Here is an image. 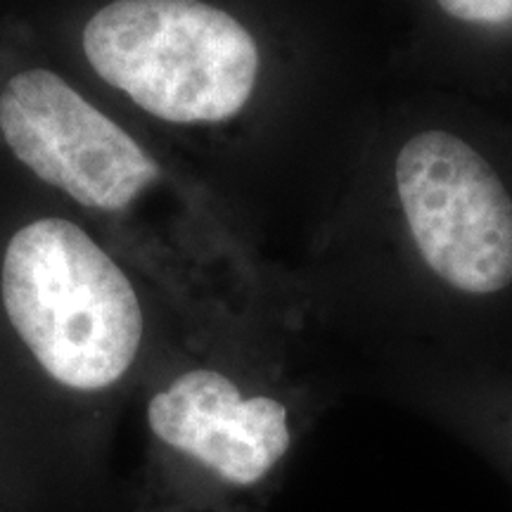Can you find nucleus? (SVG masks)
Masks as SVG:
<instances>
[{
  "mask_svg": "<svg viewBox=\"0 0 512 512\" xmlns=\"http://www.w3.org/2000/svg\"><path fill=\"white\" fill-rule=\"evenodd\" d=\"M394 185L408 235L441 283L467 297L512 287V197L475 145L446 128L413 133Z\"/></svg>",
  "mask_w": 512,
  "mask_h": 512,
  "instance_id": "3",
  "label": "nucleus"
},
{
  "mask_svg": "<svg viewBox=\"0 0 512 512\" xmlns=\"http://www.w3.org/2000/svg\"><path fill=\"white\" fill-rule=\"evenodd\" d=\"M3 304L17 335L64 387L98 392L143 342V309L110 254L64 219L17 230L3 259Z\"/></svg>",
  "mask_w": 512,
  "mask_h": 512,
  "instance_id": "1",
  "label": "nucleus"
},
{
  "mask_svg": "<svg viewBox=\"0 0 512 512\" xmlns=\"http://www.w3.org/2000/svg\"><path fill=\"white\" fill-rule=\"evenodd\" d=\"M0 131L19 162L83 207L126 209L159 176V164L124 128L48 69L8 81Z\"/></svg>",
  "mask_w": 512,
  "mask_h": 512,
  "instance_id": "4",
  "label": "nucleus"
},
{
  "mask_svg": "<svg viewBox=\"0 0 512 512\" xmlns=\"http://www.w3.org/2000/svg\"><path fill=\"white\" fill-rule=\"evenodd\" d=\"M448 17L465 24L501 27L512 22V0H437Z\"/></svg>",
  "mask_w": 512,
  "mask_h": 512,
  "instance_id": "6",
  "label": "nucleus"
},
{
  "mask_svg": "<svg viewBox=\"0 0 512 512\" xmlns=\"http://www.w3.org/2000/svg\"><path fill=\"white\" fill-rule=\"evenodd\" d=\"M110 86L171 124H216L247 107L259 79L254 36L202 0H114L83 29Z\"/></svg>",
  "mask_w": 512,
  "mask_h": 512,
  "instance_id": "2",
  "label": "nucleus"
},
{
  "mask_svg": "<svg viewBox=\"0 0 512 512\" xmlns=\"http://www.w3.org/2000/svg\"><path fill=\"white\" fill-rule=\"evenodd\" d=\"M147 422L166 446L238 491L264 484L292 448L290 408L268 394L245 396L214 368L171 382L150 401Z\"/></svg>",
  "mask_w": 512,
  "mask_h": 512,
  "instance_id": "5",
  "label": "nucleus"
}]
</instances>
